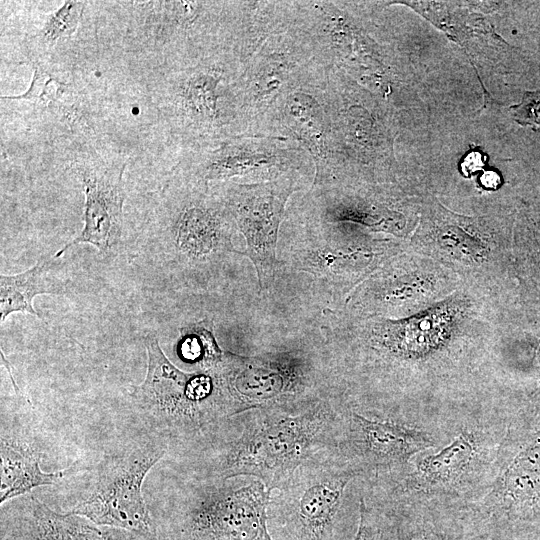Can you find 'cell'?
<instances>
[{
  "label": "cell",
  "instance_id": "21",
  "mask_svg": "<svg viewBox=\"0 0 540 540\" xmlns=\"http://www.w3.org/2000/svg\"><path fill=\"white\" fill-rule=\"evenodd\" d=\"M85 6L86 2L83 1H65L56 11L46 15L43 26L35 35L36 39L44 45L53 46L71 36L76 31Z\"/></svg>",
  "mask_w": 540,
  "mask_h": 540
},
{
  "label": "cell",
  "instance_id": "16",
  "mask_svg": "<svg viewBox=\"0 0 540 540\" xmlns=\"http://www.w3.org/2000/svg\"><path fill=\"white\" fill-rule=\"evenodd\" d=\"M351 425L356 449L373 463H403L433 446L427 433L405 425L371 420L355 413Z\"/></svg>",
  "mask_w": 540,
  "mask_h": 540
},
{
  "label": "cell",
  "instance_id": "6",
  "mask_svg": "<svg viewBox=\"0 0 540 540\" xmlns=\"http://www.w3.org/2000/svg\"><path fill=\"white\" fill-rule=\"evenodd\" d=\"M165 451L146 445L104 462L90 493L70 513L98 526L120 528L144 540H158L142 494L149 470Z\"/></svg>",
  "mask_w": 540,
  "mask_h": 540
},
{
  "label": "cell",
  "instance_id": "2",
  "mask_svg": "<svg viewBox=\"0 0 540 540\" xmlns=\"http://www.w3.org/2000/svg\"><path fill=\"white\" fill-rule=\"evenodd\" d=\"M294 25L327 67H337L378 95L390 87L393 55L373 35L376 23L369 2L296 1Z\"/></svg>",
  "mask_w": 540,
  "mask_h": 540
},
{
  "label": "cell",
  "instance_id": "13",
  "mask_svg": "<svg viewBox=\"0 0 540 540\" xmlns=\"http://www.w3.org/2000/svg\"><path fill=\"white\" fill-rule=\"evenodd\" d=\"M124 169L125 164L81 172L85 191L84 226L75 239L56 252L55 258L79 244L93 245L106 256L116 251L122 235Z\"/></svg>",
  "mask_w": 540,
  "mask_h": 540
},
{
  "label": "cell",
  "instance_id": "14",
  "mask_svg": "<svg viewBox=\"0 0 540 540\" xmlns=\"http://www.w3.org/2000/svg\"><path fill=\"white\" fill-rule=\"evenodd\" d=\"M404 4L445 31L473 57L492 60L508 52V44L470 2L395 1Z\"/></svg>",
  "mask_w": 540,
  "mask_h": 540
},
{
  "label": "cell",
  "instance_id": "5",
  "mask_svg": "<svg viewBox=\"0 0 540 540\" xmlns=\"http://www.w3.org/2000/svg\"><path fill=\"white\" fill-rule=\"evenodd\" d=\"M319 64L309 40L294 24L270 36L245 62L237 81L246 136H258L276 101Z\"/></svg>",
  "mask_w": 540,
  "mask_h": 540
},
{
  "label": "cell",
  "instance_id": "18",
  "mask_svg": "<svg viewBox=\"0 0 540 540\" xmlns=\"http://www.w3.org/2000/svg\"><path fill=\"white\" fill-rule=\"evenodd\" d=\"M63 471L45 473L40 468V454L13 442L1 440L0 503L30 492L42 485H52Z\"/></svg>",
  "mask_w": 540,
  "mask_h": 540
},
{
  "label": "cell",
  "instance_id": "4",
  "mask_svg": "<svg viewBox=\"0 0 540 540\" xmlns=\"http://www.w3.org/2000/svg\"><path fill=\"white\" fill-rule=\"evenodd\" d=\"M328 420L327 408L316 406L300 415L266 418L249 425L230 444L221 475H252L271 490L304 463Z\"/></svg>",
  "mask_w": 540,
  "mask_h": 540
},
{
  "label": "cell",
  "instance_id": "19",
  "mask_svg": "<svg viewBox=\"0 0 540 540\" xmlns=\"http://www.w3.org/2000/svg\"><path fill=\"white\" fill-rule=\"evenodd\" d=\"M476 453L477 444L473 435L461 433L439 452L421 459L415 477L425 486L450 484L464 474Z\"/></svg>",
  "mask_w": 540,
  "mask_h": 540
},
{
  "label": "cell",
  "instance_id": "1",
  "mask_svg": "<svg viewBox=\"0 0 540 540\" xmlns=\"http://www.w3.org/2000/svg\"><path fill=\"white\" fill-rule=\"evenodd\" d=\"M325 96L337 163L328 187L391 176L396 120L388 101L334 66L327 68Z\"/></svg>",
  "mask_w": 540,
  "mask_h": 540
},
{
  "label": "cell",
  "instance_id": "23",
  "mask_svg": "<svg viewBox=\"0 0 540 540\" xmlns=\"http://www.w3.org/2000/svg\"><path fill=\"white\" fill-rule=\"evenodd\" d=\"M65 90L64 83L40 66H35L29 89L19 96H4L2 99L25 100L37 104L57 101Z\"/></svg>",
  "mask_w": 540,
  "mask_h": 540
},
{
  "label": "cell",
  "instance_id": "17",
  "mask_svg": "<svg viewBox=\"0 0 540 540\" xmlns=\"http://www.w3.org/2000/svg\"><path fill=\"white\" fill-rule=\"evenodd\" d=\"M56 258L43 256L30 269L15 275H0V321L16 312L40 317L33 307V300L41 294H60L66 285L52 276Z\"/></svg>",
  "mask_w": 540,
  "mask_h": 540
},
{
  "label": "cell",
  "instance_id": "9",
  "mask_svg": "<svg viewBox=\"0 0 540 540\" xmlns=\"http://www.w3.org/2000/svg\"><path fill=\"white\" fill-rule=\"evenodd\" d=\"M191 164L189 175L209 184H256L304 174L314 179L310 155L296 143L274 137L235 136L210 145Z\"/></svg>",
  "mask_w": 540,
  "mask_h": 540
},
{
  "label": "cell",
  "instance_id": "24",
  "mask_svg": "<svg viewBox=\"0 0 540 540\" xmlns=\"http://www.w3.org/2000/svg\"><path fill=\"white\" fill-rule=\"evenodd\" d=\"M389 523L394 540H450L447 533L422 517H408Z\"/></svg>",
  "mask_w": 540,
  "mask_h": 540
},
{
  "label": "cell",
  "instance_id": "15",
  "mask_svg": "<svg viewBox=\"0 0 540 540\" xmlns=\"http://www.w3.org/2000/svg\"><path fill=\"white\" fill-rule=\"evenodd\" d=\"M1 540H116L88 519L60 514L33 496L25 498L13 520L2 525Z\"/></svg>",
  "mask_w": 540,
  "mask_h": 540
},
{
  "label": "cell",
  "instance_id": "22",
  "mask_svg": "<svg viewBox=\"0 0 540 540\" xmlns=\"http://www.w3.org/2000/svg\"><path fill=\"white\" fill-rule=\"evenodd\" d=\"M519 242L531 277L540 287V203L526 208L519 218Z\"/></svg>",
  "mask_w": 540,
  "mask_h": 540
},
{
  "label": "cell",
  "instance_id": "25",
  "mask_svg": "<svg viewBox=\"0 0 540 540\" xmlns=\"http://www.w3.org/2000/svg\"><path fill=\"white\" fill-rule=\"evenodd\" d=\"M352 540H394V536L386 517L373 515L361 501L358 526Z\"/></svg>",
  "mask_w": 540,
  "mask_h": 540
},
{
  "label": "cell",
  "instance_id": "10",
  "mask_svg": "<svg viewBox=\"0 0 540 540\" xmlns=\"http://www.w3.org/2000/svg\"><path fill=\"white\" fill-rule=\"evenodd\" d=\"M180 180L181 196L173 208L171 226L180 260L197 266L238 253L232 244L237 227L218 190L187 173Z\"/></svg>",
  "mask_w": 540,
  "mask_h": 540
},
{
  "label": "cell",
  "instance_id": "20",
  "mask_svg": "<svg viewBox=\"0 0 540 540\" xmlns=\"http://www.w3.org/2000/svg\"><path fill=\"white\" fill-rule=\"evenodd\" d=\"M209 327L203 321L181 329L177 351L183 361L209 369L222 360L224 353L219 349Z\"/></svg>",
  "mask_w": 540,
  "mask_h": 540
},
{
  "label": "cell",
  "instance_id": "26",
  "mask_svg": "<svg viewBox=\"0 0 540 540\" xmlns=\"http://www.w3.org/2000/svg\"><path fill=\"white\" fill-rule=\"evenodd\" d=\"M513 119L521 125H540V91H527L519 104L511 107Z\"/></svg>",
  "mask_w": 540,
  "mask_h": 540
},
{
  "label": "cell",
  "instance_id": "7",
  "mask_svg": "<svg viewBox=\"0 0 540 540\" xmlns=\"http://www.w3.org/2000/svg\"><path fill=\"white\" fill-rule=\"evenodd\" d=\"M327 66L319 64L299 84L282 95L263 120L258 136L292 141L314 163L311 185L335 182L337 163L326 103Z\"/></svg>",
  "mask_w": 540,
  "mask_h": 540
},
{
  "label": "cell",
  "instance_id": "3",
  "mask_svg": "<svg viewBox=\"0 0 540 540\" xmlns=\"http://www.w3.org/2000/svg\"><path fill=\"white\" fill-rule=\"evenodd\" d=\"M244 64L235 50L224 47L179 73L172 101L185 135L209 145L245 135L237 92Z\"/></svg>",
  "mask_w": 540,
  "mask_h": 540
},
{
  "label": "cell",
  "instance_id": "11",
  "mask_svg": "<svg viewBox=\"0 0 540 540\" xmlns=\"http://www.w3.org/2000/svg\"><path fill=\"white\" fill-rule=\"evenodd\" d=\"M271 490L261 480L214 492L185 516L186 540H273L268 530Z\"/></svg>",
  "mask_w": 540,
  "mask_h": 540
},
{
  "label": "cell",
  "instance_id": "12",
  "mask_svg": "<svg viewBox=\"0 0 540 540\" xmlns=\"http://www.w3.org/2000/svg\"><path fill=\"white\" fill-rule=\"evenodd\" d=\"M499 504L477 523L488 540L540 527V432L511 459L499 480Z\"/></svg>",
  "mask_w": 540,
  "mask_h": 540
},
{
  "label": "cell",
  "instance_id": "27",
  "mask_svg": "<svg viewBox=\"0 0 540 540\" xmlns=\"http://www.w3.org/2000/svg\"><path fill=\"white\" fill-rule=\"evenodd\" d=\"M539 359H540V343H539Z\"/></svg>",
  "mask_w": 540,
  "mask_h": 540
},
{
  "label": "cell",
  "instance_id": "8",
  "mask_svg": "<svg viewBox=\"0 0 540 540\" xmlns=\"http://www.w3.org/2000/svg\"><path fill=\"white\" fill-rule=\"evenodd\" d=\"M308 178L313 180L308 175L294 174L265 183L224 182L217 186L237 230L245 238L246 248L238 253L252 261L262 289L271 286L279 264L277 240L286 204Z\"/></svg>",
  "mask_w": 540,
  "mask_h": 540
}]
</instances>
